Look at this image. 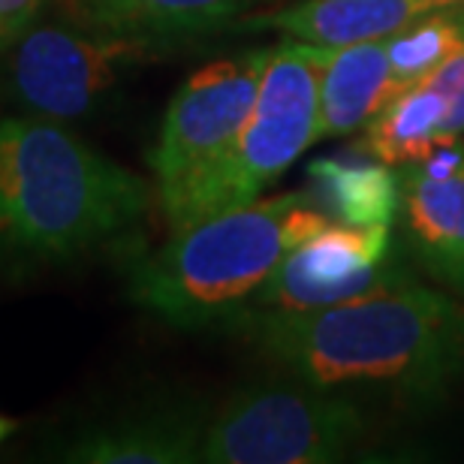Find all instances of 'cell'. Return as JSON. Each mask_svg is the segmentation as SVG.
I'll use <instances>...</instances> for the list:
<instances>
[{"mask_svg": "<svg viewBox=\"0 0 464 464\" xmlns=\"http://www.w3.org/2000/svg\"><path fill=\"white\" fill-rule=\"evenodd\" d=\"M232 329L286 374L338 392L425 401L464 380V304L413 277L320 311L245 314Z\"/></svg>", "mask_w": 464, "mask_h": 464, "instance_id": "1", "label": "cell"}, {"mask_svg": "<svg viewBox=\"0 0 464 464\" xmlns=\"http://www.w3.org/2000/svg\"><path fill=\"white\" fill-rule=\"evenodd\" d=\"M154 197V184L61 121H0V272L70 266L124 247Z\"/></svg>", "mask_w": 464, "mask_h": 464, "instance_id": "2", "label": "cell"}, {"mask_svg": "<svg viewBox=\"0 0 464 464\" xmlns=\"http://www.w3.org/2000/svg\"><path fill=\"white\" fill-rule=\"evenodd\" d=\"M326 224L311 190L259 197L172 229L166 245L130 256L127 293L166 326H232L277 263Z\"/></svg>", "mask_w": 464, "mask_h": 464, "instance_id": "3", "label": "cell"}, {"mask_svg": "<svg viewBox=\"0 0 464 464\" xmlns=\"http://www.w3.org/2000/svg\"><path fill=\"white\" fill-rule=\"evenodd\" d=\"M329 45L284 40L272 45L256 103L232 151L166 211L169 229L247 206L320 139V70Z\"/></svg>", "mask_w": 464, "mask_h": 464, "instance_id": "4", "label": "cell"}, {"mask_svg": "<svg viewBox=\"0 0 464 464\" xmlns=\"http://www.w3.org/2000/svg\"><path fill=\"white\" fill-rule=\"evenodd\" d=\"M365 413L344 392L308 380H256L211 413L202 438L208 464H332L365 438Z\"/></svg>", "mask_w": 464, "mask_h": 464, "instance_id": "5", "label": "cell"}, {"mask_svg": "<svg viewBox=\"0 0 464 464\" xmlns=\"http://www.w3.org/2000/svg\"><path fill=\"white\" fill-rule=\"evenodd\" d=\"M154 58L160 45L97 31L70 13H43L4 52V94L24 115L70 124L97 115L121 82Z\"/></svg>", "mask_w": 464, "mask_h": 464, "instance_id": "6", "label": "cell"}, {"mask_svg": "<svg viewBox=\"0 0 464 464\" xmlns=\"http://www.w3.org/2000/svg\"><path fill=\"white\" fill-rule=\"evenodd\" d=\"M272 45H259L188 76L166 106L148 151L160 211H172L232 151L245 130Z\"/></svg>", "mask_w": 464, "mask_h": 464, "instance_id": "7", "label": "cell"}, {"mask_svg": "<svg viewBox=\"0 0 464 464\" xmlns=\"http://www.w3.org/2000/svg\"><path fill=\"white\" fill-rule=\"evenodd\" d=\"M407 277L411 268L398 254L392 227H347L332 220L277 263L245 314L320 311L380 293Z\"/></svg>", "mask_w": 464, "mask_h": 464, "instance_id": "8", "label": "cell"}, {"mask_svg": "<svg viewBox=\"0 0 464 464\" xmlns=\"http://www.w3.org/2000/svg\"><path fill=\"white\" fill-rule=\"evenodd\" d=\"M401 218L413 259L447 290L464 295V145H438L429 157L398 166Z\"/></svg>", "mask_w": 464, "mask_h": 464, "instance_id": "9", "label": "cell"}, {"mask_svg": "<svg viewBox=\"0 0 464 464\" xmlns=\"http://www.w3.org/2000/svg\"><path fill=\"white\" fill-rule=\"evenodd\" d=\"M211 413L199 404H145L67 431L52 459L72 464H193Z\"/></svg>", "mask_w": 464, "mask_h": 464, "instance_id": "10", "label": "cell"}, {"mask_svg": "<svg viewBox=\"0 0 464 464\" xmlns=\"http://www.w3.org/2000/svg\"><path fill=\"white\" fill-rule=\"evenodd\" d=\"M70 15L97 31L166 45L245 22L266 0H61Z\"/></svg>", "mask_w": 464, "mask_h": 464, "instance_id": "11", "label": "cell"}, {"mask_svg": "<svg viewBox=\"0 0 464 464\" xmlns=\"http://www.w3.org/2000/svg\"><path fill=\"white\" fill-rule=\"evenodd\" d=\"M461 0H299L277 13L245 18V27L277 31L314 45H353L386 40L431 9Z\"/></svg>", "mask_w": 464, "mask_h": 464, "instance_id": "12", "label": "cell"}, {"mask_svg": "<svg viewBox=\"0 0 464 464\" xmlns=\"http://www.w3.org/2000/svg\"><path fill=\"white\" fill-rule=\"evenodd\" d=\"M389 97V36L329 45L320 70V139L359 133Z\"/></svg>", "mask_w": 464, "mask_h": 464, "instance_id": "13", "label": "cell"}, {"mask_svg": "<svg viewBox=\"0 0 464 464\" xmlns=\"http://www.w3.org/2000/svg\"><path fill=\"white\" fill-rule=\"evenodd\" d=\"M311 193L329 220L347 227H392L401 211L398 166L371 151L347 157H320L308 166Z\"/></svg>", "mask_w": 464, "mask_h": 464, "instance_id": "14", "label": "cell"}, {"mask_svg": "<svg viewBox=\"0 0 464 464\" xmlns=\"http://www.w3.org/2000/svg\"><path fill=\"white\" fill-rule=\"evenodd\" d=\"M443 142H452L447 100L429 79L392 94L362 127V151L389 166L422 160Z\"/></svg>", "mask_w": 464, "mask_h": 464, "instance_id": "15", "label": "cell"}, {"mask_svg": "<svg viewBox=\"0 0 464 464\" xmlns=\"http://www.w3.org/2000/svg\"><path fill=\"white\" fill-rule=\"evenodd\" d=\"M464 49V4H450L420 15L389 36L392 94L431 79Z\"/></svg>", "mask_w": 464, "mask_h": 464, "instance_id": "16", "label": "cell"}, {"mask_svg": "<svg viewBox=\"0 0 464 464\" xmlns=\"http://www.w3.org/2000/svg\"><path fill=\"white\" fill-rule=\"evenodd\" d=\"M429 82H434V88H438L443 100H447L450 136L461 139L464 136V49L452 61L443 63Z\"/></svg>", "mask_w": 464, "mask_h": 464, "instance_id": "17", "label": "cell"}, {"mask_svg": "<svg viewBox=\"0 0 464 464\" xmlns=\"http://www.w3.org/2000/svg\"><path fill=\"white\" fill-rule=\"evenodd\" d=\"M52 0H0V54L49 9Z\"/></svg>", "mask_w": 464, "mask_h": 464, "instance_id": "18", "label": "cell"}, {"mask_svg": "<svg viewBox=\"0 0 464 464\" xmlns=\"http://www.w3.org/2000/svg\"><path fill=\"white\" fill-rule=\"evenodd\" d=\"M15 429H18V422L0 413V443H4V440L9 438V434H15Z\"/></svg>", "mask_w": 464, "mask_h": 464, "instance_id": "19", "label": "cell"}, {"mask_svg": "<svg viewBox=\"0 0 464 464\" xmlns=\"http://www.w3.org/2000/svg\"><path fill=\"white\" fill-rule=\"evenodd\" d=\"M461 4H464V0H461Z\"/></svg>", "mask_w": 464, "mask_h": 464, "instance_id": "20", "label": "cell"}]
</instances>
